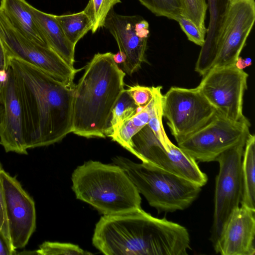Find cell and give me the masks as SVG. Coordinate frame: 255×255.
Listing matches in <instances>:
<instances>
[{"label":"cell","instance_id":"obj_1","mask_svg":"<svg viewBox=\"0 0 255 255\" xmlns=\"http://www.w3.org/2000/svg\"><path fill=\"white\" fill-rule=\"evenodd\" d=\"M21 104L27 149L49 145L72 132L75 87L59 82L37 66L6 57Z\"/></svg>","mask_w":255,"mask_h":255},{"label":"cell","instance_id":"obj_2","mask_svg":"<svg viewBox=\"0 0 255 255\" xmlns=\"http://www.w3.org/2000/svg\"><path fill=\"white\" fill-rule=\"evenodd\" d=\"M92 243L106 255H186L191 250L184 227L141 208L103 215L96 225Z\"/></svg>","mask_w":255,"mask_h":255},{"label":"cell","instance_id":"obj_3","mask_svg":"<svg viewBox=\"0 0 255 255\" xmlns=\"http://www.w3.org/2000/svg\"><path fill=\"white\" fill-rule=\"evenodd\" d=\"M114 54L98 53L75 85L72 132L86 138L106 137L112 110L124 91L125 72Z\"/></svg>","mask_w":255,"mask_h":255},{"label":"cell","instance_id":"obj_4","mask_svg":"<svg viewBox=\"0 0 255 255\" xmlns=\"http://www.w3.org/2000/svg\"><path fill=\"white\" fill-rule=\"evenodd\" d=\"M72 181L76 198L103 215L141 208L139 193L125 170L117 164L89 160L74 170Z\"/></svg>","mask_w":255,"mask_h":255},{"label":"cell","instance_id":"obj_5","mask_svg":"<svg viewBox=\"0 0 255 255\" xmlns=\"http://www.w3.org/2000/svg\"><path fill=\"white\" fill-rule=\"evenodd\" d=\"M113 162L125 170L139 194L158 212L186 209L201 190L190 180L145 163H135L122 156L115 157Z\"/></svg>","mask_w":255,"mask_h":255},{"label":"cell","instance_id":"obj_6","mask_svg":"<svg viewBox=\"0 0 255 255\" xmlns=\"http://www.w3.org/2000/svg\"><path fill=\"white\" fill-rule=\"evenodd\" d=\"M255 21V0H228L210 48L205 57L196 62L195 71L203 76L212 68L235 65Z\"/></svg>","mask_w":255,"mask_h":255},{"label":"cell","instance_id":"obj_7","mask_svg":"<svg viewBox=\"0 0 255 255\" xmlns=\"http://www.w3.org/2000/svg\"><path fill=\"white\" fill-rule=\"evenodd\" d=\"M129 152L145 163L183 177L200 187L205 185L207 175L197 161L171 141L162 142L146 125L131 139Z\"/></svg>","mask_w":255,"mask_h":255},{"label":"cell","instance_id":"obj_8","mask_svg":"<svg viewBox=\"0 0 255 255\" xmlns=\"http://www.w3.org/2000/svg\"><path fill=\"white\" fill-rule=\"evenodd\" d=\"M248 76L236 64L214 68L203 76L197 88L217 114L233 122L251 124L243 114Z\"/></svg>","mask_w":255,"mask_h":255},{"label":"cell","instance_id":"obj_9","mask_svg":"<svg viewBox=\"0 0 255 255\" xmlns=\"http://www.w3.org/2000/svg\"><path fill=\"white\" fill-rule=\"evenodd\" d=\"M251 124L235 122L217 112L205 125L178 141V146L196 161H216L224 151L246 140Z\"/></svg>","mask_w":255,"mask_h":255},{"label":"cell","instance_id":"obj_10","mask_svg":"<svg viewBox=\"0 0 255 255\" xmlns=\"http://www.w3.org/2000/svg\"><path fill=\"white\" fill-rule=\"evenodd\" d=\"M162 111L177 142L205 125L216 113L197 87H171L162 95Z\"/></svg>","mask_w":255,"mask_h":255},{"label":"cell","instance_id":"obj_11","mask_svg":"<svg viewBox=\"0 0 255 255\" xmlns=\"http://www.w3.org/2000/svg\"><path fill=\"white\" fill-rule=\"evenodd\" d=\"M0 37L6 57L20 58L42 69L64 85L74 87L77 69L67 64L48 47L33 42L21 35L0 13Z\"/></svg>","mask_w":255,"mask_h":255},{"label":"cell","instance_id":"obj_12","mask_svg":"<svg viewBox=\"0 0 255 255\" xmlns=\"http://www.w3.org/2000/svg\"><path fill=\"white\" fill-rule=\"evenodd\" d=\"M246 140L223 152L217 159L219 171L216 177L211 239L214 243L231 214L239 207L242 195L241 164Z\"/></svg>","mask_w":255,"mask_h":255},{"label":"cell","instance_id":"obj_13","mask_svg":"<svg viewBox=\"0 0 255 255\" xmlns=\"http://www.w3.org/2000/svg\"><path fill=\"white\" fill-rule=\"evenodd\" d=\"M104 27L115 39L119 52L123 56L125 73L131 76L145 61L149 30L148 22L139 15H123L112 8L108 14Z\"/></svg>","mask_w":255,"mask_h":255},{"label":"cell","instance_id":"obj_14","mask_svg":"<svg viewBox=\"0 0 255 255\" xmlns=\"http://www.w3.org/2000/svg\"><path fill=\"white\" fill-rule=\"evenodd\" d=\"M9 234L13 247L22 249L36 228V211L33 199L15 176L0 171Z\"/></svg>","mask_w":255,"mask_h":255},{"label":"cell","instance_id":"obj_15","mask_svg":"<svg viewBox=\"0 0 255 255\" xmlns=\"http://www.w3.org/2000/svg\"><path fill=\"white\" fill-rule=\"evenodd\" d=\"M6 70L0 95V144L6 152L27 154L21 104L12 70L8 66Z\"/></svg>","mask_w":255,"mask_h":255},{"label":"cell","instance_id":"obj_16","mask_svg":"<svg viewBox=\"0 0 255 255\" xmlns=\"http://www.w3.org/2000/svg\"><path fill=\"white\" fill-rule=\"evenodd\" d=\"M255 211L241 206L231 214L213 243L222 255H254Z\"/></svg>","mask_w":255,"mask_h":255},{"label":"cell","instance_id":"obj_17","mask_svg":"<svg viewBox=\"0 0 255 255\" xmlns=\"http://www.w3.org/2000/svg\"><path fill=\"white\" fill-rule=\"evenodd\" d=\"M29 9L47 46L74 67L75 46L65 35L55 15L41 11L30 4Z\"/></svg>","mask_w":255,"mask_h":255},{"label":"cell","instance_id":"obj_18","mask_svg":"<svg viewBox=\"0 0 255 255\" xmlns=\"http://www.w3.org/2000/svg\"><path fill=\"white\" fill-rule=\"evenodd\" d=\"M29 4L25 0H0V13L23 36L48 47L34 20Z\"/></svg>","mask_w":255,"mask_h":255},{"label":"cell","instance_id":"obj_19","mask_svg":"<svg viewBox=\"0 0 255 255\" xmlns=\"http://www.w3.org/2000/svg\"><path fill=\"white\" fill-rule=\"evenodd\" d=\"M241 206L255 211V136L251 133L246 139L241 164Z\"/></svg>","mask_w":255,"mask_h":255},{"label":"cell","instance_id":"obj_20","mask_svg":"<svg viewBox=\"0 0 255 255\" xmlns=\"http://www.w3.org/2000/svg\"><path fill=\"white\" fill-rule=\"evenodd\" d=\"M153 104V97L145 106L138 107L136 113L121 124L109 137L130 151L131 138L148 124Z\"/></svg>","mask_w":255,"mask_h":255},{"label":"cell","instance_id":"obj_21","mask_svg":"<svg viewBox=\"0 0 255 255\" xmlns=\"http://www.w3.org/2000/svg\"><path fill=\"white\" fill-rule=\"evenodd\" d=\"M55 18L67 38L75 46L92 27L91 19L83 10L76 13L55 15Z\"/></svg>","mask_w":255,"mask_h":255},{"label":"cell","instance_id":"obj_22","mask_svg":"<svg viewBox=\"0 0 255 255\" xmlns=\"http://www.w3.org/2000/svg\"><path fill=\"white\" fill-rule=\"evenodd\" d=\"M137 109V106L127 89H124L112 110L105 131L106 136L109 137L121 124L131 118L136 113Z\"/></svg>","mask_w":255,"mask_h":255},{"label":"cell","instance_id":"obj_23","mask_svg":"<svg viewBox=\"0 0 255 255\" xmlns=\"http://www.w3.org/2000/svg\"><path fill=\"white\" fill-rule=\"evenodd\" d=\"M121 0H89L83 11L92 21V33L104 27L105 19L113 6Z\"/></svg>","mask_w":255,"mask_h":255},{"label":"cell","instance_id":"obj_24","mask_svg":"<svg viewBox=\"0 0 255 255\" xmlns=\"http://www.w3.org/2000/svg\"><path fill=\"white\" fill-rule=\"evenodd\" d=\"M138 1L158 16H163L177 21L182 16L180 0H138Z\"/></svg>","mask_w":255,"mask_h":255},{"label":"cell","instance_id":"obj_25","mask_svg":"<svg viewBox=\"0 0 255 255\" xmlns=\"http://www.w3.org/2000/svg\"><path fill=\"white\" fill-rule=\"evenodd\" d=\"M228 0H206L209 20L207 27L205 41L201 47L199 56L204 57L208 52L214 37L217 24Z\"/></svg>","mask_w":255,"mask_h":255},{"label":"cell","instance_id":"obj_26","mask_svg":"<svg viewBox=\"0 0 255 255\" xmlns=\"http://www.w3.org/2000/svg\"><path fill=\"white\" fill-rule=\"evenodd\" d=\"M182 16L192 21L206 35L205 19L208 11L206 0H180Z\"/></svg>","mask_w":255,"mask_h":255},{"label":"cell","instance_id":"obj_27","mask_svg":"<svg viewBox=\"0 0 255 255\" xmlns=\"http://www.w3.org/2000/svg\"><path fill=\"white\" fill-rule=\"evenodd\" d=\"M35 254L39 255H92L84 251L78 246L66 243L44 242L40 246Z\"/></svg>","mask_w":255,"mask_h":255},{"label":"cell","instance_id":"obj_28","mask_svg":"<svg viewBox=\"0 0 255 255\" xmlns=\"http://www.w3.org/2000/svg\"><path fill=\"white\" fill-rule=\"evenodd\" d=\"M177 22L189 41L201 47L204 45L206 35L192 21L185 16H181Z\"/></svg>","mask_w":255,"mask_h":255},{"label":"cell","instance_id":"obj_29","mask_svg":"<svg viewBox=\"0 0 255 255\" xmlns=\"http://www.w3.org/2000/svg\"><path fill=\"white\" fill-rule=\"evenodd\" d=\"M127 90L138 107L145 106L153 97L152 87H148L137 85L128 86Z\"/></svg>","mask_w":255,"mask_h":255},{"label":"cell","instance_id":"obj_30","mask_svg":"<svg viewBox=\"0 0 255 255\" xmlns=\"http://www.w3.org/2000/svg\"><path fill=\"white\" fill-rule=\"evenodd\" d=\"M2 169L1 165L0 163V231L11 242L6 214L4 196L0 177V171Z\"/></svg>","mask_w":255,"mask_h":255},{"label":"cell","instance_id":"obj_31","mask_svg":"<svg viewBox=\"0 0 255 255\" xmlns=\"http://www.w3.org/2000/svg\"><path fill=\"white\" fill-rule=\"evenodd\" d=\"M6 53L0 37V95L3 84L7 78Z\"/></svg>","mask_w":255,"mask_h":255},{"label":"cell","instance_id":"obj_32","mask_svg":"<svg viewBox=\"0 0 255 255\" xmlns=\"http://www.w3.org/2000/svg\"><path fill=\"white\" fill-rule=\"evenodd\" d=\"M16 254V250L13 247L11 242L0 231V255Z\"/></svg>","mask_w":255,"mask_h":255},{"label":"cell","instance_id":"obj_33","mask_svg":"<svg viewBox=\"0 0 255 255\" xmlns=\"http://www.w3.org/2000/svg\"><path fill=\"white\" fill-rule=\"evenodd\" d=\"M251 60L250 59L243 60L241 57H240L236 65L238 67L243 69V68L251 65Z\"/></svg>","mask_w":255,"mask_h":255}]
</instances>
